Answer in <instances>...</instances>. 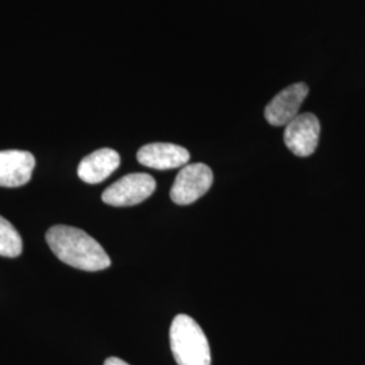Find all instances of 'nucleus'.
<instances>
[{
	"mask_svg": "<svg viewBox=\"0 0 365 365\" xmlns=\"http://www.w3.org/2000/svg\"><path fill=\"white\" fill-rule=\"evenodd\" d=\"M46 242L58 260L81 271L96 272L111 265L103 247L78 227L53 226L46 232Z\"/></svg>",
	"mask_w": 365,
	"mask_h": 365,
	"instance_id": "nucleus-1",
	"label": "nucleus"
},
{
	"mask_svg": "<svg viewBox=\"0 0 365 365\" xmlns=\"http://www.w3.org/2000/svg\"><path fill=\"white\" fill-rule=\"evenodd\" d=\"M170 349L179 365H211L209 341L190 315L179 314L172 321Z\"/></svg>",
	"mask_w": 365,
	"mask_h": 365,
	"instance_id": "nucleus-2",
	"label": "nucleus"
},
{
	"mask_svg": "<svg viewBox=\"0 0 365 365\" xmlns=\"http://www.w3.org/2000/svg\"><path fill=\"white\" fill-rule=\"evenodd\" d=\"M156 190V180L148 173H130L106 188L102 200L114 207L143 203Z\"/></svg>",
	"mask_w": 365,
	"mask_h": 365,
	"instance_id": "nucleus-3",
	"label": "nucleus"
},
{
	"mask_svg": "<svg viewBox=\"0 0 365 365\" xmlns=\"http://www.w3.org/2000/svg\"><path fill=\"white\" fill-rule=\"evenodd\" d=\"M212 182V170L206 164H188L176 176L170 188V199L179 206L191 205L209 191Z\"/></svg>",
	"mask_w": 365,
	"mask_h": 365,
	"instance_id": "nucleus-4",
	"label": "nucleus"
},
{
	"mask_svg": "<svg viewBox=\"0 0 365 365\" xmlns=\"http://www.w3.org/2000/svg\"><path fill=\"white\" fill-rule=\"evenodd\" d=\"M321 125L312 113L294 118L284 130V143L295 156H312L319 141Z\"/></svg>",
	"mask_w": 365,
	"mask_h": 365,
	"instance_id": "nucleus-5",
	"label": "nucleus"
},
{
	"mask_svg": "<svg viewBox=\"0 0 365 365\" xmlns=\"http://www.w3.org/2000/svg\"><path fill=\"white\" fill-rule=\"evenodd\" d=\"M309 93V87L304 83L292 84L279 92L268 103L264 117L272 126H287L295 117L299 115V108Z\"/></svg>",
	"mask_w": 365,
	"mask_h": 365,
	"instance_id": "nucleus-6",
	"label": "nucleus"
},
{
	"mask_svg": "<svg viewBox=\"0 0 365 365\" xmlns=\"http://www.w3.org/2000/svg\"><path fill=\"white\" fill-rule=\"evenodd\" d=\"M137 160L148 168L175 170L185 167V164L190 161V153L185 148L179 145L155 143L143 146L137 153Z\"/></svg>",
	"mask_w": 365,
	"mask_h": 365,
	"instance_id": "nucleus-7",
	"label": "nucleus"
},
{
	"mask_svg": "<svg viewBox=\"0 0 365 365\" xmlns=\"http://www.w3.org/2000/svg\"><path fill=\"white\" fill-rule=\"evenodd\" d=\"M36 158L26 150L0 152V187H21L30 182Z\"/></svg>",
	"mask_w": 365,
	"mask_h": 365,
	"instance_id": "nucleus-8",
	"label": "nucleus"
},
{
	"mask_svg": "<svg viewBox=\"0 0 365 365\" xmlns=\"http://www.w3.org/2000/svg\"><path fill=\"white\" fill-rule=\"evenodd\" d=\"M120 165V157L117 150L103 148L84 157L78 167V176L87 184L105 182Z\"/></svg>",
	"mask_w": 365,
	"mask_h": 365,
	"instance_id": "nucleus-9",
	"label": "nucleus"
},
{
	"mask_svg": "<svg viewBox=\"0 0 365 365\" xmlns=\"http://www.w3.org/2000/svg\"><path fill=\"white\" fill-rule=\"evenodd\" d=\"M22 238L13 225L0 217V256L18 257L22 253Z\"/></svg>",
	"mask_w": 365,
	"mask_h": 365,
	"instance_id": "nucleus-10",
	"label": "nucleus"
},
{
	"mask_svg": "<svg viewBox=\"0 0 365 365\" xmlns=\"http://www.w3.org/2000/svg\"><path fill=\"white\" fill-rule=\"evenodd\" d=\"M105 365H129L126 361H123L122 359L118 357H108L105 361Z\"/></svg>",
	"mask_w": 365,
	"mask_h": 365,
	"instance_id": "nucleus-11",
	"label": "nucleus"
}]
</instances>
